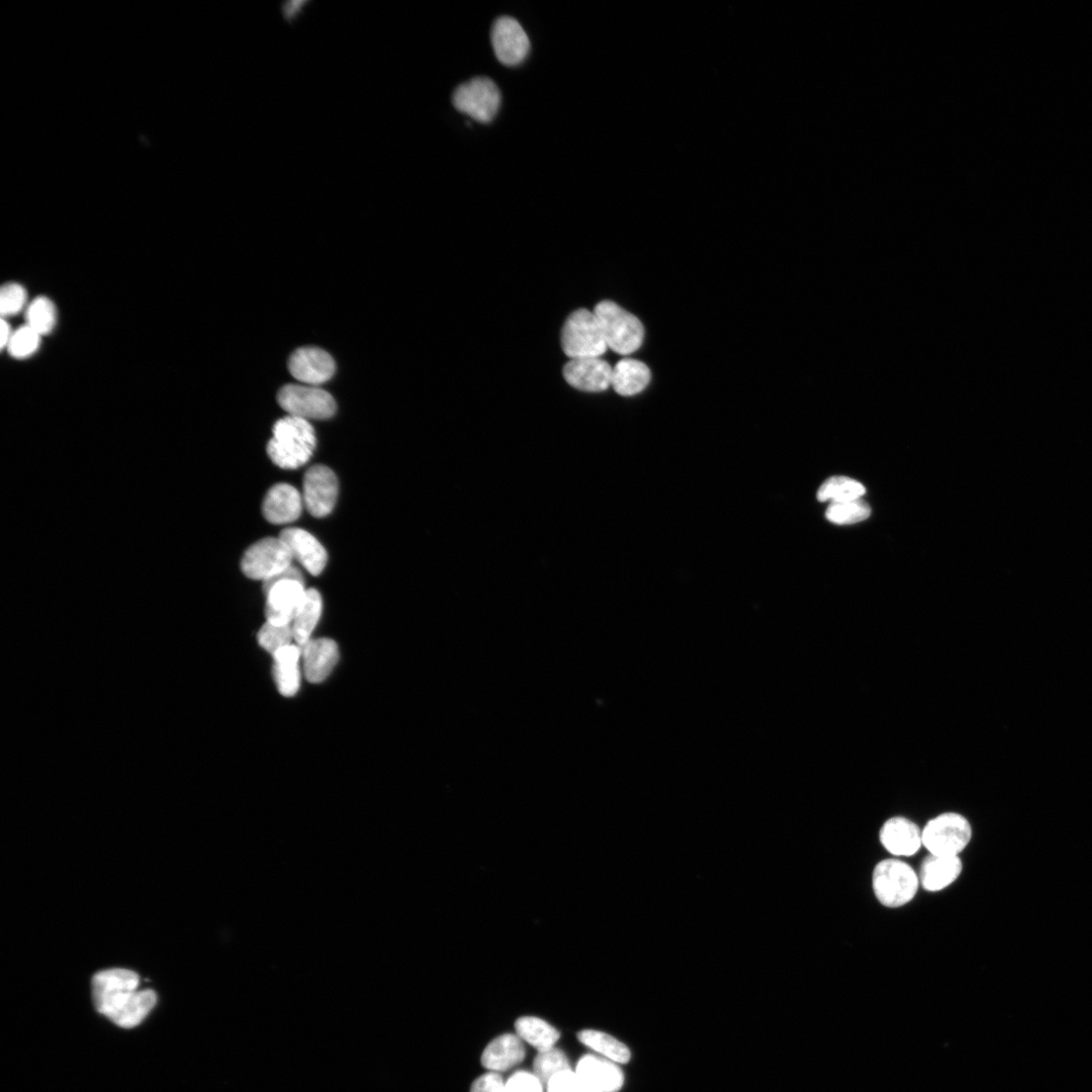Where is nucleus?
<instances>
[{"mask_svg": "<svg viewBox=\"0 0 1092 1092\" xmlns=\"http://www.w3.org/2000/svg\"><path fill=\"white\" fill-rule=\"evenodd\" d=\"M596 1092H617L623 1084V1075L614 1062L594 1056L580 1059L575 1071Z\"/></svg>", "mask_w": 1092, "mask_h": 1092, "instance_id": "20", "label": "nucleus"}, {"mask_svg": "<svg viewBox=\"0 0 1092 1092\" xmlns=\"http://www.w3.org/2000/svg\"><path fill=\"white\" fill-rule=\"evenodd\" d=\"M517 1035L538 1052L555 1048L561 1038V1034L553 1026L545 1021L534 1018H520L515 1023Z\"/></svg>", "mask_w": 1092, "mask_h": 1092, "instance_id": "25", "label": "nucleus"}, {"mask_svg": "<svg viewBox=\"0 0 1092 1092\" xmlns=\"http://www.w3.org/2000/svg\"><path fill=\"white\" fill-rule=\"evenodd\" d=\"M870 506L862 499L832 503L827 512V518L833 523L849 525L859 523L869 518Z\"/></svg>", "mask_w": 1092, "mask_h": 1092, "instance_id": "30", "label": "nucleus"}, {"mask_svg": "<svg viewBox=\"0 0 1092 1092\" xmlns=\"http://www.w3.org/2000/svg\"><path fill=\"white\" fill-rule=\"evenodd\" d=\"M650 378V371L646 364L624 359L613 368L611 385L618 395L633 397L644 391Z\"/></svg>", "mask_w": 1092, "mask_h": 1092, "instance_id": "22", "label": "nucleus"}, {"mask_svg": "<svg viewBox=\"0 0 1092 1092\" xmlns=\"http://www.w3.org/2000/svg\"><path fill=\"white\" fill-rule=\"evenodd\" d=\"M302 648L298 645L286 647L273 654L275 658V680L280 693L286 697L297 694L301 685L300 659Z\"/></svg>", "mask_w": 1092, "mask_h": 1092, "instance_id": "23", "label": "nucleus"}, {"mask_svg": "<svg viewBox=\"0 0 1092 1092\" xmlns=\"http://www.w3.org/2000/svg\"><path fill=\"white\" fill-rule=\"evenodd\" d=\"M42 337L34 329L25 325L13 332L8 353L16 360H27L37 353L42 343Z\"/></svg>", "mask_w": 1092, "mask_h": 1092, "instance_id": "31", "label": "nucleus"}, {"mask_svg": "<svg viewBox=\"0 0 1092 1092\" xmlns=\"http://www.w3.org/2000/svg\"><path fill=\"white\" fill-rule=\"evenodd\" d=\"M278 401L290 416L305 420L329 419L337 408L328 392L313 385L288 384L281 389Z\"/></svg>", "mask_w": 1092, "mask_h": 1092, "instance_id": "10", "label": "nucleus"}, {"mask_svg": "<svg viewBox=\"0 0 1092 1092\" xmlns=\"http://www.w3.org/2000/svg\"><path fill=\"white\" fill-rule=\"evenodd\" d=\"M571 1070L572 1067L565 1053L556 1047L538 1052L533 1061V1073L544 1086L548 1085L554 1076Z\"/></svg>", "mask_w": 1092, "mask_h": 1092, "instance_id": "29", "label": "nucleus"}, {"mask_svg": "<svg viewBox=\"0 0 1092 1092\" xmlns=\"http://www.w3.org/2000/svg\"><path fill=\"white\" fill-rule=\"evenodd\" d=\"M294 557L286 542L279 537L263 538L245 552L241 570L252 580H266L293 566Z\"/></svg>", "mask_w": 1092, "mask_h": 1092, "instance_id": "9", "label": "nucleus"}, {"mask_svg": "<svg viewBox=\"0 0 1092 1092\" xmlns=\"http://www.w3.org/2000/svg\"><path fill=\"white\" fill-rule=\"evenodd\" d=\"M267 453L281 469L296 470L305 465L316 448V435L307 420L288 416L273 426Z\"/></svg>", "mask_w": 1092, "mask_h": 1092, "instance_id": "2", "label": "nucleus"}, {"mask_svg": "<svg viewBox=\"0 0 1092 1092\" xmlns=\"http://www.w3.org/2000/svg\"><path fill=\"white\" fill-rule=\"evenodd\" d=\"M611 366L600 358L571 360L564 368L567 382L580 391L600 393L611 386Z\"/></svg>", "mask_w": 1092, "mask_h": 1092, "instance_id": "14", "label": "nucleus"}, {"mask_svg": "<svg viewBox=\"0 0 1092 1092\" xmlns=\"http://www.w3.org/2000/svg\"><path fill=\"white\" fill-rule=\"evenodd\" d=\"M919 884L920 878L915 870L901 860H884L873 872L874 893L880 904L887 908H900L911 903Z\"/></svg>", "mask_w": 1092, "mask_h": 1092, "instance_id": "6", "label": "nucleus"}, {"mask_svg": "<svg viewBox=\"0 0 1092 1092\" xmlns=\"http://www.w3.org/2000/svg\"><path fill=\"white\" fill-rule=\"evenodd\" d=\"M962 868L959 856L930 854L921 865L920 882L927 891H940L958 879Z\"/></svg>", "mask_w": 1092, "mask_h": 1092, "instance_id": "21", "label": "nucleus"}, {"mask_svg": "<svg viewBox=\"0 0 1092 1092\" xmlns=\"http://www.w3.org/2000/svg\"><path fill=\"white\" fill-rule=\"evenodd\" d=\"M338 497V480L328 466L317 464L309 467L304 477V502L310 515L323 518L329 515Z\"/></svg>", "mask_w": 1092, "mask_h": 1092, "instance_id": "12", "label": "nucleus"}, {"mask_svg": "<svg viewBox=\"0 0 1092 1092\" xmlns=\"http://www.w3.org/2000/svg\"><path fill=\"white\" fill-rule=\"evenodd\" d=\"M28 306V292L24 286L9 283L0 290V311L3 318L19 315Z\"/></svg>", "mask_w": 1092, "mask_h": 1092, "instance_id": "33", "label": "nucleus"}, {"mask_svg": "<svg viewBox=\"0 0 1092 1092\" xmlns=\"http://www.w3.org/2000/svg\"><path fill=\"white\" fill-rule=\"evenodd\" d=\"M543 1086L534 1073L521 1070L507 1080L505 1092H543Z\"/></svg>", "mask_w": 1092, "mask_h": 1092, "instance_id": "35", "label": "nucleus"}, {"mask_svg": "<svg viewBox=\"0 0 1092 1092\" xmlns=\"http://www.w3.org/2000/svg\"><path fill=\"white\" fill-rule=\"evenodd\" d=\"M263 591L266 595L267 622L292 626L307 592L301 571L291 566L269 578L263 581Z\"/></svg>", "mask_w": 1092, "mask_h": 1092, "instance_id": "3", "label": "nucleus"}, {"mask_svg": "<svg viewBox=\"0 0 1092 1092\" xmlns=\"http://www.w3.org/2000/svg\"><path fill=\"white\" fill-rule=\"evenodd\" d=\"M501 101L499 88L488 77L473 78L456 88L452 95L454 107L482 124L494 120Z\"/></svg>", "mask_w": 1092, "mask_h": 1092, "instance_id": "8", "label": "nucleus"}, {"mask_svg": "<svg viewBox=\"0 0 1092 1092\" xmlns=\"http://www.w3.org/2000/svg\"><path fill=\"white\" fill-rule=\"evenodd\" d=\"M526 1056L518 1035L505 1034L493 1040L483 1052L482 1065L493 1072L510 1070L520 1064Z\"/></svg>", "mask_w": 1092, "mask_h": 1092, "instance_id": "19", "label": "nucleus"}, {"mask_svg": "<svg viewBox=\"0 0 1092 1092\" xmlns=\"http://www.w3.org/2000/svg\"><path fill=\"white\" fill-rule=\"evenodd\" d=\"M506 1083L498 1072H489L479 1077L472 1085L471 1092H505Z\"/></svg>", "mask_w": 1092, "mask_h": 1092, "instance_id": "36", "label": "nucleus"}, {"mask_svg": "<svg viewBox=\"0 0 1092 1092\" xmlns=\"http://www.w3.org/2000/svg\"><path fill=\"white\" fill-rule=\"evenodd\" d=\"M13 332L14 331L12 330V328H11L10 324L8 323V321L5 318H3V320H2V336H0V345H2L3 349H7L8 345H9V342L11 340V337L13 335Z\"/></svg>", "mask_w": 1092, "mask_h": 1092, "instance_id": "37", "label": "nucleus"}, {"mask_svg": "<svg viewBox=\"0 0 1092 1092\" xmlns=\"http://www.w3.org/2000/svg\"><path fill=\"white\" fill-rule=\"evenodd\" d=\"M594 313L597 316L608 348L620 356H630L640 349L645 338L642 322L616 303H599Z\"/></svg>", "mask_w": 1092, "mask_h": 1092, "instance_id": "4", "label": "nucleus"}, {"mask_svg": "<svg viewBox=\"0 0 1092 1092\" xmlns=\"http://www.w3.org/2000/svg\"><path fill=\"white\" fill-rule=\"evenodd\" d=\"M562 346L571 360L600 358L606 353L608 346L594 311L580 308L570 315L562 330Z\"/></svg>", "mask_w": 1092, "mask_h": 1092, "instance_id": "5", "label": "nucleus"}, {"mask_svg": "<svg viewBox=\"0 0 1092 1092\" xmlns=\"http://www.w3.org/2000/svg\"><path fill=\"white\" fill-rule=\"evenodd\" d=\"M293 641L295 637L292 626H279L266 621L258 633L259 645L272 655L293 645Z\"/></svg>", "mask_w": 1092, "mask_h": 1092, "instance_id": "32", "label": "nucleus"}, {"mask_svg": "<svg viewBox=\"0 0 1092 1092\" xmlns=\"http://www.w3.org/2000/svg\"><path fill=\"white\" fill-rule=\"evenodd\" d=\"M97 1010L114 1025L125 1029L139 1026L158 1002L151 990H139L138 974L127 969H108L93 979Z\"/></svg>", "mask_w": 1092, "mask_h": 1092, "instance_id": "1", "label": "nucleus"}, {"mask_svg": "<svg viewBox=\"0 0 1092 1092\" xmlns=\"http://www.w3.org/2000/svg\"><path fill=\"white\" fill-rule=\"evenodd\" d=\"M548 1092H596L575 1071H566L554 1076L546 1085Z\"/></svg>", "mask_w": 1092, "mask_h": 1092, "instance_id": "34", "label": "nucleus"}, {"mask_svg": "<svg viewBox=\"0 0 1092 1092\" xmlns=\"http://www.w3.org/2000/svg\"><path fill=\"white\" fill-rule=\"evenodd\" d=\"M578 1040L614 1063L624 1064L631 1059L630 1049L605 1033L584 1030L578 1034Z\"/></svg>", "mask_w": 1092, "mask_h": 1092, "instance_id": "26", "label": "nucleus"}, {"mask_svg": "<svg viewBox=\"0 0 1092 1092\" xmlns=\"http://www.w3.org/2000/svg\"><path fill=\"white\" fill-rule=\"evenodd\" d=\"M866 493L864 486L853 479L835 477L826 481L818 490L817 499L821 502L840 503L861 499Z\"/></svg>", "mask_w": 1092, "mask_h": 1092, "instance_id": "28", "label": "nucleus"}, {"mask_svg": "<svg viewBox=\"0 0 1092 1092\" xmlns=\"http://www.w3.org/2000/svg\"><path fill=\"white\" fill-rule=\"evenodd\" d=\"M971 837L967 819L955 812L934 817L921 832L922 846L933 855L958 856Z\"/></svg>", "mask_w": 1092, "mask_h": 1092, "instance_id": "7", "label": "nucleus"}, {"mask_svg": "<svg viewBox=\"0 0 1092 1092\" xmlns=\"http://www.w3.org/2000/svg\"><path fill=\"white\" fill-rule=\"evenodd\" d=\"M303 511V499L299 491L291 485L273 486L266 494L262 513L272 524H289L300 518Z\"/></svg>", "mask_w": 1092, "mask_h": 1092, "instance_id": "16", "label": "nucleus"}, {"mask_svg": "<svg viewBox=\"0 0 1092 1092\" xmlns=\"http://www.w3.org/2000/svg\"><path fill=\"white\" fill-rule=\"evenodd\" d=\"M322 613V597L316 589H307L293 623L295 642L301 648L310 641Z\"/></svg>", "mask_w": 1092, "mask_h": 1092, "instance_id": "24", "label": "nucleus"}, {"mask_svg": "<svg viewBox=\"0 0 1092 1092\" xmlns=\"http://www.w3.org/2000/svg\"><path fill=\"white\" fill-rule=\"evenodd\" d=\"M302 658L307 680L319 684L330 676L337 665L338 647L329 639L310 640L302 648Z\"/></svg>", "mask_w": 1092, "mask_h": 1092, "instance_id": "17", "label": "nucleus"}, {"mask_svg": "<svg viewBox=\"0 0 1092 1092\" xmlns=\"http://www.w3.org/2000/svg\"><path fill=\"white\" fill-rule=\"evenodd\" d=\"M280 537L286 542L294 559L310 575H320L328 561L324 546L310 533L300 528L284 529Z\"/></svg>", "mask_w": 1092, "mask_h": 1092, "instance_id": "15", "label": "nucleus"}, {"mask_svg": "<svg viewBox=\"0 0 1092 1092\" xmlns=\"http://www.w3.org/2000/svg\"><path fill=\"white\" fill-rule=\"evenodd\" d=\"M26 325L41 336L51 334L58 322L55 304L47 297L35 298L26 309Z\"/></svg>", "mask_w": 1092, "mask_h": 1092, "instance_id": "27", "label": "nucleus"}, {"mask_svg": "<svg viewBox=\"0 0 1092 1092\" xmlns=\"http://www.w3.org/2000/svg\"><path fill=\"white\" fill-rule=\"evenodd\" d=\"M491 40L497 59L505 66L520 65L530 51V41L526 32L519 22L512 17H500L495 21Z\"/></svg>", "mask_w": 1092, "mask_h": 1092, "instance_id": "11", "label": "nucleus"}, {"mask_svg": "<svg viewBox=\"0 0 1092 1092\" xmlns=\"http://www.w3.org/2000/svg\"><path fill=\"white\" fill-rule=\"evenodd\" d=\"M289 370L298 380L315 386L332 378L336 366L326 351L317 347H303L291 357Z\"/></svg>", "mask_w": 1092, "mask_h": 1092, "instance_id": "13", "label": "nucleus"}, {"mask_svg": "<svg viewBox=\"0 0 1092 1092\" xmlns=\"http://www.w3.org/2000/svg\"><path fill=\"white\" fill-rule=\"evenodd\" d=\"M880 841L893 855L910 856L922 846L921 831L905 817H893L881 829Z\"/></svg>", "mask_w": 1092, "mask_h": 1092, "instance_id": "18", "label": "nucleus"}]
</instances>
